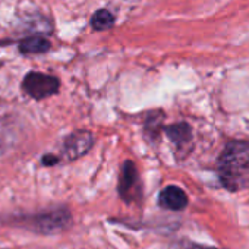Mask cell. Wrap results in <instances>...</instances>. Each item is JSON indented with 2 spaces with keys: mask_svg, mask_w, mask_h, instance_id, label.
<instances>
[{
  "mask_svg": "<svg viewBox=\"0 0 249 249\" xmlns=\"http://www.w3.org/2000/svg\"><path fill=\"white\" fill-rule=\"evenodd\" d=\"M218 172L226 188H237L240 180L249 175V142L227 144L218 159Z\"/></svg>",
  "mask_w": 249,
  "mask_h": 249,
  "instance_id": "cell-1",
  "label": "cell"
},
{
  "mask_svg": "<svg viewBox=\"0 0 249 249\" xmlns=\"http://www.w3.org/2000/svg\"><path fill=\"white\" fill-rule=\"evenodd\" d=\"M159 204L169 211H182L188 205V195L179 186H166L159 195Z\"/></svg>",
  "mask_w": 249,
  "mask_h": 249,
  "instance_id": "cell-6",
  "label": "cell"
},
{
  "mask_svg": "<svg viewBox=\"0 0 249 249\" xmlns=\"http://www.w3.org/2000/svg\"><path fill=\"white\" fill-rule=\"evenodd\" d=\"M117 192H119V196L126 202L137 201L141 196L140 175H138L137 166L132 161H124L120 169Z\"/></svg>",
  "mask_w": 249,
  "mask_h": 249,
  "instance_id": "cell-4",
  "label": "cell"
},
{
  "mask_svg": "<svg viewBox=\"0 0 249 249\" xmlns=\"http://www.w3.org/2000/svg\"><path fill=\"white\" fill-rule=\"evenodd\" d=\"M170 249H215V248L202 246V245H196V243H191V242H179V243L173 245Z\"/></svg>",
  "mask_w": 249,
  "mask_h": 249,
  "instance_id": "cell-10",
  "label": "cell"
},
{
  "mask_svg": "<svg viewBox=\"0 0 249 249\" xmlns=\"http://www.w3.org/2000/svg\"><path fill=\"white\" fill-rule=\"evenodd\" d=\"M71 223V214L68 210L56 208L44 211L43 214L34 215L28 221V227L41 234H53L65 230Z\"/></svg>",
  "mask_w": 249,
  "mask_h": 249,
  "instance_id": "cell-2",
  "label": "cell"
},
{
  "mask_svg": "<svg viewBox=\"0 0 249 249\" xmlns=\"http://www.w3.org/2000/svg\"><path fill=\"white\" fill-rule=\"evenodd\" d=\"M59 161H60V159L56 157V156H52V154L43 157V163H44L46 166H53V164H56V163H59Z\"/></svg>",
  "mask_w": 249,
  "mask_h": 249,
  "instance_id": "cell-11",
  "label": "cell"
},
{
  "mask_svg": "<svg viewBox=\"0 0 249 249\" xmlns=\"http://www.w3.org/2000/svg\"><path fill=\"white\" fill-rule=\"evenodd\" d=\"M114 24V17L107 9H100L92 15L91 25L97 31H104Z\"/></svg>",
  "mask_w": 249,
  "mask_h": 249,
  "instance_id": "cell-9",
  "label": "cell"
},
{
  "mask_svg": "<svg viewBox=\"0 0 249 249\" xmlns=\"http://www.w3.org/2000/svg\"><path fill=\"white\" fill-rule=\"evenodd\" d=\"M60 82L57 78L41 73V72H30L22 81L24 92L34 100H44L59 91Z\"/></svg>",
  "mask_w": 249,
  "mask_h": 249,
  "instance_id": "cell-3",
  "label": "cell"
},
{
  "mask_svg": "<svg viewBox=\"0 0 249 249\" xmlns=\"http://www.w3.org/2000/svg\"><path fill=\"white\" fill-rule=\"evenodd\" d=\"M166 134L167 137L172 140L173 144H176L179 148L186 145L188 142H191L192 134H191V128L186 123H176L172 124V126L166 128Z\"/></svg>",
  "mask_w": 249,
  "mask_h": 249,
  "instance_id": "cell-7",
  "label": "cell"
},
{
  "mask_svg": "<svg viewBox=\"0 0 249 249\" xmlns=\"http://www.w3.org/2000/svg\"><path fill=\"white\" fill-rule=\"evenodd\" d=\"M94 145V137L88 131H76L71 134L63 142V156L68 161H73L85 156Z\"/></svg>",
  "mask_w": 249,
  "mask_h": 249,
  "instance_id": "cell-5",
  "label": "cell"
},
{
  "mask_svg": "<svg viewBox=\"0 0 249 249\" xmlns=\"http://www.w3.org/2000/svg\"><path fill=\"white\" fill-rule=\"evenodd\" d=\"M49 49H50V43L40 36L25 38L19 44V50L25 54H40V53H46Z\"/></svg>",
  "mask_w": 249,
  "mask_h": 249,
  "instance_id": "cell-8",
  "label": "cell"
}]
</instances>
